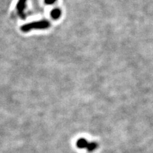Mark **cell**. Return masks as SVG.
<instances>
[{"label":"cell","instance_id":"1","mask_svg":"<svg viewBox=\"0 0 153 153\" xmlns=\"http://www.w3.org/2000/svg\"><path fill=\"white\" fill-rule=\"evenodd\" d=\"M50 26L51 24L49 21L47 20H41L24 25L21 26V30L22 32H28L32 30H45Z\"/></svg>","mask_w":153,"mask_h":153},{"label":"cell","instance_id":"2","mask_svg":"<svg viewBox=\"0 0 153 153\" xmlns=\"http://www.w3.org/2000/svg\"><path fill=\"white\" fill-rule=\"evenodd\" d=\"M76 145L79 149H86L89 152H93L95 149H97L98 147V144L97 142H89L84 138L79 139L76 142Z\"/></svg>","mask_w":153,"mask_h":153},{"label":"cell","instance_id":"3","mask_svg":"<svg viewBox=\"0 0 153 153\" xmlns=\"http://www.w3.org/2000/svg\"><path fill=\"white\" fill-rule=\"evenodd\" d=\"M26 2L27 0H19L17 3L16 8L18 12L19 16H20L21 18L25 19L26 17L25 13V10L26 7Z\"/></svg>","mask_w":153,"mask_h":153},{"label":"cell","instance_id":"4","mask_svg":"<svg viewBox=\"0 0 153 153\" xmlns=\"http://www.w3.org/2000/svg\"><path fill=\"white\" fill-rule=\"evenodd\" d=\"M61 10L59 8H54L51 12V17L56 20V19H58L61 16Z\"/></svg>","mask_w":153,"mask_h":153},{"label":"cell","instance_id":"5","mask_svg":"<svg viewBox=\"0 0 153 153\" xmlns=\"http://www.w3.org/2000/svg\"><path fill=\"white\" fill-rule=\"evenodd\" d=\"M57 0H44V2L47 4H52L54 3Z\"/></svg>","mask_w":153,"mask_h":153}]
</instances>
